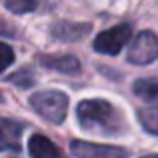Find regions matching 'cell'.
I'll return each instance as SVG.
<instances>
[{
    "label": "cell",
    "mask_w": 158,
    "mask_h": 158,
    "mask_svg": "<svg viewBox=\"0 0 158 158\" xmlns=\"http://www.w3.org/2000/svg\"><path fill=\"white\" fill-rule=\"evenodd\" d=\"M70 150L76 158H126L128 152L124 148L110 146V144H96L86 140H72Z\"/></svg>",
    "instance_id": "cell-5"
},
{
    "label": "cell",
    "mask_w": 158,
    "mask_h": 158,
    "mask_svg": "<svg viewBox=\"0 0 158 158\" xmlns=\"http://www.w3.org/2000/svg\"><path fill=\"white\" fill-rule=\"evenodd\" d=\"M132 34V26L130 24H118V26L110 28V30H104L94 38L92 48L100 54H110V56H116L120 50L124 48V44H128Z\"/></svg>",
    "instance_id": "cell-3"
},
{
    "label": "cell",
    "mask_w": 158,
    "mask_h": 158,
    "mask_svg": "<svg viewBox=\"0 0 158 158\" xmlns=\"http://www.w3.org/2000/svg\"><path fill=\"white\" fill-rule=\"evenodd\" d=\"M38 62L44 68L56 70V72H62V74L80 72V60L72 54H40Z\"/></svg>",
    "instance_id": "cell-7"
},
{
    "label": "cell",
    "mask_w": 158,
    "mask_h": 158,
    "mask_svg": "<svg viewBox=\"0 0 158 158\" xmlns=\"http://www.w3.org/2000/svg\"><path fill=\"white\" fill-rule=\"evenodd\" d=\"M20 136H22V124L8 118H0V152L20 150Z\"/></svg>",
    "instance_id": "cell-8"
},
{
    "label": "cell",
    "mask_w": 158,
    "mask_h": 158,
    "mask_svg": "<svg viewBox=\"0 0 158 158\" xmlns=\"http://www.w3.org/2000/svg\"><path fill=\"white\" fill-rule=\"evenodd\" d=\"M90 30H92V26L88 22H70V20H60V22H54L50 26V34L62 42L82 40Z\"/></svg>",
    "instance_id": "cell-6"
},
{
    "label": "cell",
    "mask_w": 158,
    "mask_h": 158,
    "mask_svg": "<svg viewBox=\"0 0 158 158\" xmlns=\"http://www.w3.org/2000/svg\"><path fill=\"white\" fill-rule=\"evenodd\" d=\"M158 56V38L154 32L150 30H142L138 36L134 38V42L128 48V62L130 64H150L152 60H156Z\"/></svg>",
    "instance_id": "cell-4"
},
{
    "label": "cell",
    "mask_w": 158,
    "mask_h": 158,
    "mask_svg": "<svg viewBox=\"0 0 158 158\" xmlns=\"http://www.w3.org/2000/svg\"><path fill=\"white\" fill-rule=\"evenodd\" d=\"M142 158H158V154H148V156H142Z\"/></svg>",
    "instance_id": "cell-16"
},
{
    "label": "cell",
    "mask_w": 158,
    "mask_h": 158,
    "mask_svg": "<svg viewBox=\"0 0 158 158\" xmlns=\"http://www.w3.org/2000/svg\"><path fill=\"white\" fill-rule=\"evenodd\" d=\"M0 34H6V36H14L16 32L12 30V26L8 22H4V20H0Z\"/></svg>",
    "instance_id": "cell-15"
},
{
    "label": "cell",
    "mask_w": 158,
    "mask_h": 158,
    "mask_svg": "<svg viewBox=\"0 0 158 158\" xmlns=\"http://www.w3.org/2000/svg\"><path fill=\"white\" fill-rule=\"evenodd\" d=\"M0 102H2V96H0Z\"/></svg>",
    "instance_id": "cell-17"
},
{
    "label": "cell",
    "mask_w": 158,
    "mask_h": 158,
    "mask_svg": "<svg viewBox=\"0 0 158 158\" xmlns=\"http://www.w3.org/2000/svg\"><path fill=\"white\" fill-rule=\"evenodd\" d=\"M30 106L38 116L52 124H62L68 112V96L60 90H42L30 96Z\"/></svg>",
    "instance_id": "cell-2"
},
{
    "label": "cell",
    "mask_w": 158,
    "mask_h": 158,
    "mask_svg": "<svg viewBox=\"0 0 158 158\" xmlns=\"http://www.w3.org/2000/svg\"><path fill=\"white\" fill-rule=\"evenodd\" d=\"M28 152L30 158H64L60 148L42 134H34L28 140Z\"/></svg>",
    "instance_id": "cell-9"
},
{
    "label": "cell",
    "mask_w": 158,
    "mask_h": 158,
    "mask_svg": "<svg viewBox=\"0 0 158 158\" xmlns=\"http://www.w3.org/2000/svg\"><path fill=\"white\" fill-rule=\"evenodd\" d=\"M40 0H2L4 8L14 14H28V12H34L38 8Z\"/></svg>",
    "instance_id": "cell-12"
},
{
    "label": "cell",
    "mask_w": 158,
    "mask_h": 158,
    "mask_svg": "<svg viewBox=\"0 0 158 158\" xmlns=\"http://www.w3.org/2000/svg\"><path fill=\"white\" fill-rule=\"evenodd\" d=\"M12 62H14V50L8 44L0 42V72H4Z\"/></svg>",
    "instance_id": "cell-13"
},
{
    "label": "cell",
    "mask_w": 158,
    "mask_h": 158,
    "mask_svg": "<svg viewBox=\"0 0 158 158\" xmlns=\"http://www.w3.org/2000/svg\"><path fill=\"white\" fill-rule=\"evenodd\" d=\"M76 118L84 130L96 132V134L116 136L126 130V120L122 112L108 100H100V98L82 100L76 106Z\"/></svg>",
    "instance_id": "cell-1"
},
{
    "label": "cell",
    "mask_w": 158,
    "mask_h": 158,
    "mask_svg": "<svg viewBox=\"0 0 158 158\" xmlns=\"http://www.w3.org/2000/svg\"><path fill=\"white\" fill-rule=\"evenodd\" d=\"M134 94L142 100L150 102V104H158V80L156 78H138L132 86Z\"/></svg>",
    "instance_id": "cell-10"
},
{
    "label": "cell",
    "mask_w": 158,
    "mask_h": 158,
    "mask_svg": "<svg viewBox=\"0 0 158 158\" xmlns=\"http://www.w3.org/2000/svg\"><path fill=\"white\" fill-rule=\"evenodd\" d=\"M138 120L146 132L158 136V108H140Z\"/></svg>",
    "instance_id": "cell-11"
},
{
    "label": "cell",
    "mask_w": 158,
    "mask_h": 158,
    "mask_svg": "<svg viewBox=\"0 0 158 158\" xmlns=\"http://www.w3.org/2000/svg\"><path fill=\"white\" fill-rule=\"evenodd\" d=\"M8 80L14 82V84H20V86H30L32 82H34V78H32V72H30V70H20V72L12 74Z\"/></svg>",
    "instance_id": "cell-14"
}]
</instances>
